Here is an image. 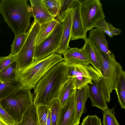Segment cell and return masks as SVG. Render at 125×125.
Returning a JSON list of instances; mask_svg holds the SVG:
<instances>
[{
  "mask_svg": "<svg viewBox=\"0 0 125 125\" xmlns=\"http://www.w3.org/2000/svg\"><path fill=\"white\" fill-rule=\"evenodd\" d=\"M69 8L71 10L72 24L70 40L81 39L85 41L88 38L80 13V2L73 0Z\"/></svg>",
  "mask_w": 125,
  "mask_h": 125,
  "instance_id": "11",
  "label": "cell"
},
{
  "mask_svg": "<svg viewBox=\"0 0 125 125\" xmlns=\"http://www.w3.org/2000/svg\"><path fill=\"white\" fill-rule=\"evenodd\" d=\"M15 125H38L36 106L33 104L24 114L21 121Z\"/></svg>",
  "mask_w": 125,
  "mask_h": 125,
  "instance_id": "22",
  "label": "cell"
},
{
  "mask_svg": "<svg viewBox=\"0 0 125 125\" xmlns=\"http://www.w3.org/2000/svg\"><path fill=\"white\" fill-rule=\"evenodd\" d=\"M63 29L59 45L56 52L59 54H63L70 47L69 45L71 33L72 17L71 10L69 8L64 19L60 21Z\"/></svg>",
  "mask_w": 125,
  "mask_h": 125,
  "instance_id": "14",
  "label": "cell"
},
{
  "mask_svg": "<svg viewBox=\"0 0 125 125\" xmlns=\"http://www.w3.org/2000/svg\"><path fill=\"white\" fill-rule=\"evenodd\" d=\"M0 125H8L3 121L0 119Z\"/></svg>",
  "mask_w": 125,
  "mask_h": 125,
  "instance_id": "37",
  "label": "cell"
},
{
  "mask_svg": "<svg viewBox=\"0 0 125 125\" xmlns=\"http://www.w3.org/2000/svg\"><path fill=\"white\" fill-rule=\"evenodd\" d=\"M121 30L119 29L114 27L112 31L113 36L119 34L121 32Z\"/></svg>",
  "mask_w": 125,
  "mask_h": 125,
  "instance_id": "35",
  "label": "cell"
},
{
  "mask_svg": "<svg viewBox=\"0 0 125 125\" xmlns=\"http://www.w3.org/2000/svg\"><path fill=\"white\" fill-rule=\"evenodd\" d=\"M18 72L15 61L0 71V81L8 82L17 81Z\"/></svg>",
  "mask_w": 125,
  "mask_h": 125,
  "instance_id": "21",
  "label": "cell"
},
{
  "mask_svg": "<svg viewBox=\"0 0 125 125\" xmlns=\"http://www.w3.org/2000/svg\"><path fill=\"white\" fill-rule=\"evenodd\" d=\"M81 125H102L100 118L96 115H87L83 118Z\"/></svg>",
  "mask_w": 125,
  "mask_h": 125,
  "instance_id": "32",
  "label": "cell"
},
{
  "mask_svg": "<svg viewBox=\"0 0 125 125\" xmlns=\"http://www.w3.org/2000/svg\"><path fill=\"white\" fill-rule=\"evenodd\" d=\"M34 21L40 25L55 19L49 13L42 0H30Z\"/></svg>",
  "mask_w": 125,
  "mask_h": 125,
  "instance_id": "15",
  "label": "cell"
},
{
  "mask_svg": "<svg viewBox=\"0 0 125 125\" xmlns=\"http://www.w3.org/2000/svg\"><path fill=\"white\" fill-rule=\"evenodd\" d=\"M63 61L69 65H88L89 61L82 49L70 48L63 54Z\"/></svg>",
  "mask_w": 125,
  "mask_h": 125,
  "instance_id": "16",
  "label": "cell"
},
{
  "mask_svg": "<svg viewBox=\"0 0 125 125\" xmlns=\"http://www.w3.org/2000/svg\"><path fill=\"white\" fill-rule=\"evenodd\" d=\"M76 91L59 110L57 125H79L75 100Z\"/></svg>",
  "mask_w": 125,
  "mask_h": 125,
  "instance_id": "10",
  "label": "cell"
},
{
  "mask_svg": "<svg viewBox=\"0 0 125 125\" xmlns=\"http://www.w3.org/2000/svg\"><path fill=\"white\" fill-rule=\"evenodd\" d=\"M60 9L56 19L60 21L64 18L73 0H60Z\"/></svg>",
  "mask_w": 125,
  "mask_h": 125,
  "instance_id": "30",
  "label": "cell"
},
{
  "mask_svg": "<svg viewBox=\"0 0 125 125\" xmlns=\"http://www.w3.org/2000/svg\"><path fill=\"white\" fill-rule=\"evenodd\" d=\"M63 29L60 22L55 29L43 42L36 46L34 60L43 59L55 53L59 47Z\"/></svg>",
  "mask_w": 125,
  "mask_h": 125,
  "instance_id": "9",
  "label": "cell"
},
{
  "mask_svg": "<svg viewBox=\"0 0 125 125\" xmlns=\"http://www.w3.org/2000/svg\"><path fill=\"white\" fill-rule=\"evenodd\" d=\"M68 65V75L69 78L73 79L76 90L91 83L93 81L99 80L101 76V74L90 65Z\"/></svg>",
  "mask_w": 125,
  "mask_h": 125,
  "instance_id": "8",
  "label": "cell"
},
{
  "mask_svg": "<svg viewBox=\"0 0 125 125\" xmlns=\"http://www.w3.org/2000/svg\"><path fill=\"white\" fill-rule=\"evenodd\" d=\"M40 25L33 21L31 24L28 31V34L21 48L16 55V62L18 72L28 67L34 61V56L36 46V37Z\"/></svg>",
  "mask_w": 125,
  "mask_h": 125,
  "instance_id": "6",
  "label": "cell"
},
{
  "mask_svg": "<svg viewBox=\"0 0 125 125\" xmlns=\"http://www.w3.org/2000/svg\"><path fill=\"white\" fill-rule=\"evenodd\" d=\"M28 34L27 32L15 35L13 41L11 44L10 55H16L20 51L23 46Z\"/></svg>",
  "mask_w": 125,
  "mask_h": 125,
  "instance_id": "25",
  "label": "cell"
},
{
  "mask_svg": "<svg viewBox=\"0 0 125 125\" xmlns=\"http://www.w3.org/2000/svg\"><path fill=\"white\" fill-rule=\"evenodd\" d=\"M80 13L84 28L87 32L94 27L100 20L105 18L100 0H80Z\"/></svg>",
  "mask_w": 125,
  "mask_h": 125,
  "instance_id": "7",
  "label": "cell"
},
{
  "mask_svg": "<svg viewBox=\"0 0 125 125\" xmlns=\"http://www.w3.org/2000/svg\"><path fill=\"white\" fill-rule=\"evenodd\" d=\"M68 65L64 61L52 67L39 81L34 88L33 104L49 106L57 98L60 89L69 78Z\"/></svg>",
  "mask_w": 125,
  "mask_h": 125,
  "instance_id": "1",
  "label": "cell"
},
{
  "mask_svg": "<svg viewBox=\"0 0 125 125\" xmlns=\"http://www.w3.org/2000/svg\"><path fill=\"white\" fill-rule=\"evenodd\" d=\"M88 97L92 106L96 107L103 111L109 109L104 94L99 80L93 81L91 83L87 85Z\"/></svg>",
  "mask_w": 125,
  "mask_h": 125,
  "instance_id": "12",
  "label": "cell"
},
{
  "mask_svg": "<svg viewBox=\"0 0 125 125\" xmlns=\"http://www.w3.org/2000/svg\"><path fill=\"white\" fill-rule=\"evenodd\" d=\"M88 97L87 85L76 90L75 100L77 116L80 118L82 114L86 111L85 104Z\"/></svg>",
  "mask_w": 125,
  "mask_h": 125,
  "instance_id": "19",
  "label": "cell"
},
{
  "mask_svg": "<svg viewBox=\"0 0 125 125\" xmlns=\"http://www.w3.org/2000/svg\"><path fill=\"white\" fill-rule=\"evenodd\" d=\"M94 42L100 51L110 58L113 54L109 49L108 43L104 33L101 29L96 28L90 30L88 38Z\"/></svg>",
  "mask_w": 125,
  "mask_h": 125,
  "instance_id": "17",
  "label": "cell"
},
{
  "mask_svg": "<svg viewBox=\"0 0 125 125\" xmlns=\"http://www.w3.org/2000/svg\"><path fill=\"white\" fill-rule=\"evenodd\" d=\"M47 125H51V121L50 109L48 114L47 119Z\"/></svg>",
  "mask_w": 125,
  "mask_h": 125,
  "instance_id": "36",
  "label": "cell"
},
{
  "mask_svg": "<svg viewBox=\"0 0 125 125\" xmlns=\"http://www.w3.org/2000/svg\"><path fill=\"white\" fill-rule=\"evenodd\" d=\"M0 13L15 35L26 32L32 16L31 7L26 0H2Z\"/></svg>",
  "mask_w": 125,
  "mask_h": 125,
  "instance_id": "2",
  "label": "cell"
},
{
  "mask_svg": "<svg viewBox=\"0 0 125 125\" xmlns=\"http://www.w3.org/2000/svg\"><path fill=\"white\" fill-rule=\"evenodd\" d=\"M61 105L57 98L55 99L49 105L51 125H57L59 111Z\"/></svg>",
  "mask_w": 125,
  "mask_h": 125,
  "instance_id": "28",
  "label": "cell"
},
{
  "mask_svg": "<svg viewBox=\"0 0 125 125\" xmlns=\"http://www.w3.org/2000/svg\"><path fill=\"white\" fill-rule=\"evenodd\" d=\"M121 108L125 109V72L122 71L117 80L115 90Z\"/></svg>",
  "mask_w": 125,
  "mask_h": 125,
  "instance_id": "23",
  "label": "cell"
},
{
  "mask_svg": "<svg viewBox=\"0 0 125 125\" xmlns=\"http://www.w3.org/2000/svg\"><path fill=\"white\" fill-rule=\"evenodd\" d=\"M60 23L59 21L55 19L40 25L39 29L36 38V45L40 44L46 38Z\"/></svg>",
  "mask_w": 125,
  "mask_h": 125,
  "instance_id": "18",
  "label": "cell"
},
{
  "mask_svg": "<svg viewBox=\"0 0 125 125\" xmlns=\"http://www.w3.org/2000/svg\"><path fill=\"white\" fill-rule=\"evenodd\" d=\"M63 61L62 55L55 53L43 59L34 60L18 72L17 81L21 88L31 90L52 67Z\"/></svg>",
  "mask_w": 125,
  "mask_h": 125,
  "instance_id": "3",
  "label": "cell"
},
{
  "mask_svg": "<svg viewBox=\"0 0 125 125\" xmlns=\"http://www.w3.org/2000/svg\"><path fill=\"white\" fill-rule=\"evenodd\" d=\"M31 90L21 87L0 101L2 107L16 123L21 121L24 114L33 104V95Z\"/></svg>",
  "mask_w": 125,
  "mask_h": 125,
  "instance_id": "4",
  "label": "cell"
},
{
  "mask_svg": "<svg viewBox=\"0 0 125 125\" xmlns=\"http://www.w3.org/2000/svg\"><path fill=\"white\" fill-rule=\"evenodd\" d=\"M84 41V45L81 49L89 64L101 74L103 61L101 52L95 44L88 38Z\"/></svg>",
  "mask_w": 125,
  "mask_h": 125,
  "instance_id": "13",
  "label": "cell"
},
{
  "mask_svg": "<svg viewBox=\"0 0 125 125\" xmlns=\"http://www.w3.org/2000/svg\"><path fill=\"white\" fill-rule=\"evenodd\" d=\"M50 14L55 18L59 11L60 7V0H42Z\"/></svg>",
  "mask_w": 125,
  "mask_h": 125,
  "instance_id": "26",
  "label": "cell"
},
{
  "mask_svg": "<svg viewBox=\"0 0 125 125\" xmlns=\"http://www.w3.org/2000/svg\"><path fill=\"white\" fill-rule=\"evenodd\" d=\"M101 52L103 62L101 70V76L99 81L106 102L109 103L110 101L111 94L115 90L123 69L121 64L116 60L113 53L109 58L106 54Z\"/></svg>",
  "mask_w": 125,
  "mask_h": 125,
  "instance_id": "5",
  "label": "cell"
},
{
  "mask_svg": "<svg viewBox=\"0 0 125 125\" xmlns=\"http://www.w3.org/2000/svg\"><path fill=\"white\" fill-rule=\"evenodd\" d=\"M94 27L101 29L110 37H112L114 36L112 31L114 27L111 24L107 22L105 18H103L98 21L95 25Z\"/></svg>",
  "mask_w": 125,
  "mask_h": 125,
  "instance_id": "31",
  "label": "cell"
},
{
  "mask_svg": "<svg viewBox=\"0 0 125 125\" xmlns=\"http://www.w3.org/2000/svg\"><path fill=\"white\" fill-rule=\"evenodd\" d=\"M38 125H47V117L49 109V106H37Z\"/></svg>",
  "mask_w": 125,
  "mask_h": 125,
  "instance_id": "29",
  "label": "cell"
},
{
  "mask_svg": "<svg viewBox=\"0 0 125 125\" xmlns=\"http://www.w3.org/2000/svg\"><path fill=\"white\" fill-rule=\"evenodd\" d=\"M103 125H120L117 120L113 108L103 111Z\"/></svg>",
  "mask_w": 125,
  "mask_h": 125,
  "instance_id": "27",
  "label": "cell"
},
{
  "mask_svg": "<svg viewBox=\"0 0 125 125\" xmlns=\"http://www.w3.org/2000/svg\"><path fill=\"white\" fill-rule=\"evenodd\" d=\"M16 56L10 54L5 57H0V71L16 61Z\"/></svg>",
  "mask_w": 125,
  "mask_h": 125,
  "instance_id": "34",
  "label": "cell"
},
{
  "mask_svg": "<svg viewBox=\"0 0 125 125\" xmlns=\"http://www.w3.org/2000/svg\"><path fill=\"white\" fill-rule=\"evenodd\" d=\"M0 119L8 125H15L16 122L0 104Z\"/></svg>",
  "mask_w": 125,
  "mask_h": 125,
  "instance_id": "33",
  "label": "cell"
},
{
  "mask_svg": "<svg viewBox=\"0 0 125 125\" xmlns=\"http://www.w3.org/2000/svg\"><path fill=\"white\" fill-rule=\"evenodd\" d=\"M76 90L73 79L69 78L61 87L58 97L61 107L64 104Z\"/></svg>",
  "mask_w": 125,
  "mask_h": 125,
  "instance_id": "20",
  "label": "cell"
},
{
  "mask_svg": "<svg viewBox=\"0 0 125 125\" xmlns=\"http://www.w3.org/2000/svg\"><path fill=\"white\" fill-rule=\"evenodd\" d=\"M20 88L17 81L8 82L0 81V101Z\"/></svg>",
  "mask_w": 125,
  "mask_h": 125,
  "instance_id": "24",
  "label": "cell"
}]
</instances>
